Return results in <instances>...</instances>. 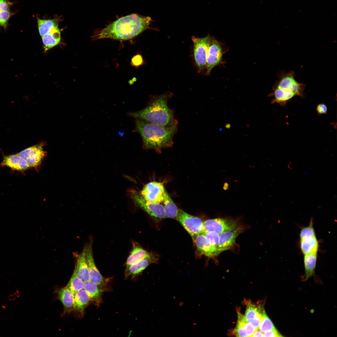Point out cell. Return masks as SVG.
<instances>
[{
  "label": "cell",
  "mask_w": 337,
  "mask_h": 337,
  "mask_svg": "<svg viewBox=\"0 0 337 337\" xmlns=\"http://www.w3.org/2000/svg\"><path fill=\"white\" fill-rule=\"evenodd\" d=\"M151 18L133 13L122 17L107 25L96 30L93 40L109 38L120 40L132 39L149 28Z\"/></svg>",
  "instance_id": "obj_1"
},
{
  "label": "cell",
  "mask_w": 337,
  "mask_h": 337,
  "mask_svg": "<svg viewBox=\"0 0 337 337\" xmlns=\"http://www.w3.org/2000/svg\"><path fill=\"white\" fill-rule=\"evenodd\" d=\"M173 96L170 92L152 96L147 106L142 110L128 114L137 120L169 127L178 125L173 110L168 106V100Z\"/></svg>",
  "instance_id": "obj_2"
},
{
  "label": "cell",
  "mask_w": 337,
  "mask_h": 337,
  "mask_svg": "<svg viewBox=\"0 0 337 337\" xmlns=\"http://www.w3.org/2000/svg\"><path fill=\"white\" fill-rule=\"evenodd\" d=\"M135 130L141 135L144 147L160 151L172 147L173 139L178 131V125L166 127L136 120Z\"/></svg>",
  "instance_id": "obj_3"
},
{
  "label": "cell",
  "mask_w": 337,
  "mask_h": 337,
  "mask_svg": "<svg viewBox=\"0 0 337 337\" xmlns=\"http://www.w3.org/2000/svg\"><path fill=\"white\" fill-rule=\"evenodd\" d=\"M295 76V73L292 71L288 72L281 71L279 73V80L273 87V91L269 95V96L274 97L271 102V104L277 103L284 106L295 96L304 97L306 85L297 81Z\"/></svg>",
  "instance_id": "obj_4"
},
{
  "label": "cell",
  "mask_w": 337,
  "mask_h": 337,
  "mask_svg": "<svg viewBox=\"0 0 337 337\" xmlns=\"http://www.w3.org/2000/svg\"><path fill=\"white\" fill-rule=\"evenodd\" d=\"M212 38L209 35L202 38L192 37L194 60L200 71L206 68L208 50Z\"/></svg>",
  "instance_id": "obj_5"
},
{
  "label": "cell",
  "mask_w": 337,
  "mask_h": 337,
  "mask_svg": "<svg viewBox=\"0 0 337 337\" xmlns=\"http://www.w3.org/2000/svg\"><path fill=\"white\" fill-rule=\"evenodd\" d=\"M176 218L193 239L197 235L202 233L204 231L203 222L198 217L178 209Z\"/></svg>",
  "instance_id": "obj_6"
},
{
  "label": "cell",
  "mask_w": 337,
  "mask_h": 337,
  "mask_svg": "<svg viewBox=\"0 0 337 337\" xmlns=\"http://www.w3.org/2000/svg\"><path fill=\"white\" fill-rule=\"evenodd\" d=\"M86 246V258L90 281L103 289L105 291H108L110 290L109 286L108 280L101 275L95 265L93 255L92 242H90Z\"/></svg>",
  "instance_id": "obj_7"
},
{
  "label": "cell",
  "mask_w": 337,
  "mask_h": 337,
  "mask_svg": "<svg viewBox=\"0 0 337 337\" xmlns=\"http://www.w3.org/2000/svg\"><path fill=\"white\" fill-rule=\"evenodd\" d=\"M204 231H213L219 234L233 229L240 224L237 220L223 218L208 219L203 222Z\"/></svg>",
  "instance_id": "obj_8"
},
{
  "label": "cell",
  "mask_w": 337,
  "mask_h": 337,
  "mask_svg": "<svg viewBox=\"0 0 337 337\" xmlns=\"http://www.w3.org/2000/svg\"><path fill=\"white\" fill-rule=\"evenodd\" d=\"M165 192L163 183L153 181L144 186L141 195L148 202L160 203L164 201Z\"/></svg>",
  "instance_id": "obj_9"
},
{
  "label": "cell",
  "mask_w": 337,
  "mask_h": 337,
  "mask_svg": "<svg viewBox=\"0 0 337 337\" xmlns=\"http://www.w3.org/2000/svg\"><path fill=\"white\" fill-rule=\"evenodd\" d=\"M245 228L244 226L239 225L233 229L220 234L217 249V255L224 251L231 249L235 244L237 236L245 231Z\"/></svg>",
  "instance_id": "obj_10"
},
{
  "label": "cell",
  "mask_w": 337,
  "mask_h": 337,
  "mask_svg": "<svg viewBox=\"0 0 337 337\" xmlns=\"http://www.w3.org/2000/svg\"><path fill=\"white\" fill-rule=\"evenodd\" d=\"M132 198L138 205L151 216L161 218L166 217L163 206L160 203L148 202L141 195L136 193L132 194Z\"/></svg>",
  "instance_id": "obj_11"
},
{
  "label": "cell",
  "mask_w": 337,
  "mask_h": 337,
  "mask_svg": "<svg viewBox=\"0 0 337 337\" xmlns=\"http://www.w3.org/2000/svg\"><path fill=\"white\" fill-rule=\"evenodd\" d=\"M222 56V50L219 42L212 38L208 50L206 75H208L213 68L220 63Z\"/></svg>",
  "instance_id": "obj_12"
},
{
  "label": "cell",
  "mask_w": 337,
  "mask_h": 337,
  "mask_svg": "<svg viewBox=\"0 0 337 337\" xmlns=\"http://www.w3.org/2000/svg\"><path fill=\"white\" fill-rule=\"evenodd\" d=\"M27 162L30 167H35L41 163L46 155L42 145L28 148L18 154Z\"/></svg>",
  "instance_id": "obj_13"
},
{
  "label": "cell",
  "mask_w": 337,
  "mask_h": 337,
  "mask_svg": "<svg viewBox=\"0 0 337 337\" xmlns=\"http://www.w3.org/2000/svg\"><path fill=\"white\" fill-rule=\"evenodd\" d=\"M86 249L87 246H85L81 252L76 256V262L75 268L78 277L85 283L90 281Z\"/></svg>",
  "instance_id": "obj_14"
},
{
  "label": "cell",
  "mask_w": 337,
  "mask_h": 337,
  "mask_svg": "<svg viewBox=\"0 0 337 337\" xmlns=\"http://www.w3.org/2000/svg\"><path fill=\"white\" fill-rule=\"evenodd\" d=\"M261 307L248 301L244 316L245 320L254 327L258 329L261 320Z\"/></svg>",
  "instance_id": "obj_15"
},
{
  "label": "cell",
  "mask_w": 337,
  "mask_h": 337,
  "mask_svg": "<svg viewBox=\"0 0 337 337\" xmlns=\"http://www.w3.org/2000/svg\"><path fill=\"white\" fill-rule=\"evenodd\" d=\"M257 330L246 321L244 316L238 312L237 324L233 332L236 336L252 337Z\"/></svg>",
  "instance_id": "obj_16"
},
{
  "label": "cell",
  "mask_w": 337,
  "mask_h": 337,
  "mask_svg": "<svg viewBox=\"0 0 337 337\" xmlns=\"http://www.w3.org/2000/svg\"><path fill=\"white\" fill-rule=\"evenodd\" d=\"M1 165L17 171H23L30 167L27 161L18 154L5 156Z\"/></svg>",
  "instance_id": "obj_17"
},
{
  "label": "cell",
  "mask_w": 337,
  "mask_h": 337,
  "mask_svg": "<svg viewBox=\"0 0 337 337\" xmlns=\"http://www.w3.org/2000/svg\"><path fill=\"white\" fill-rule=\"evenodd\" d=\"M83 289L88 295L90 301L98 307L102 303V294L105 291L90 281L85 283Z\"/></svg>",
  "instance_id": "obj_18"
},
{
  "label": "cell",
  "mask_w": 337,
  "mask_h": 337,
  "mask_svg": "<svg viewBox=\"0 0 337 337\" xmlns=\"http://www.w3.org/2000/svg\"><path fill=\"white\" fill-rule=\"evenodd\" d=\"M58 299L64 308V313H68L74 310V294L66 286L58 290Z\"/></svg>",
  "instance_id": "obj_19"
},
{
  "label": "cell",
  "mask_w": 337,
  "mask_h": 337,
  "mask_svg": "<svg viewBox=\"0 0 337 337\" xmlns=\"http://www.w3.org/2000/svg\"><path fill=\"white\" fill-rule=\"evenodd\" d=\"M152 259V255L136 242H133V248L126 262V268L142 259Z\"/></svg>",
  "instance_id": "obj_20"
},
{
  "label": "cell",
  "mask_w": 337,
  "mask_h": 337,
  "mask_svg": "<svg viewBox=\"0 0 337 337\" xmlns=\"http://www.w3.org/2000/svg\"><path fill=\"white\" fill-rule=\"evenodd\" d=\"M193 240L200 253L209 258L217 256L215 252L203 233L197 235Z\"/></svg>",
  "instance_id": "obj_21"
},
{
  "label": "cell",
  "mask_w": 337,
  "mask_h": 337,
  "mask_svg": "<svg viewBox=\"0 0 337 337\" xmlns=\"http://www.w3.org/2000/svg\"><path fill=\"white\" fill-rule=\"evenodd\" d=\"M300 250L304 255L317 253L319 245L316 236L300 239Z\"/></svg>",
  "instance_id": "obj_22"
},
{
  "label": "cell",
  "mask_w": 337,
  "mask_h": 337,
  "mask_svg": "<svg viewBox=\"0 0 337 337\" xmlns=\"http://www.w3.org/2000/svg\"><path fill=\"white\" fill-rule=\"evenodd\" d=\"M90 301L88 295L83 289L79 291L74 295V310L83 315Z\"/></svg>",
  "instance_id": "obj_23"
},
{
  "label": "cell",
  "mask_w": 337,
  "mask_h": 337,
  "mask_svg": "<svg viewBox=\"0 0 337 337\" xmlns=\"http://www.w3.org/2000/svg\"><path fill=\"white\" fill-rule=\"evenodd\" d=\"M153 262L152 259H144L126 268L125 274V278H127L129 276L134 277L139 274Z\"/></svg>",
  "instance_id": "obj_24"
},
{
  "label": "cell",
  "mask_w": 337,
  "mask_h": 337,
  "mask_svg": "<svg viewBox=\"0 0 337 337\" xmlns=\"http://www.w3.org/2000/svg\"><path fill=\"white\" fill-rule=\"evenodd\" d=\"M43 48L45 51L58 45L61 41V32L58 28L51 31L42 37Z\"/></svg>",
  "instance_id": "obj_25"
},
{
  "label": "cell",
  "mask_w": 337,
  "mask_h": 337,
  "mask_svg": "<svg viewBox=\"0 0 337 337\" xmlns=\"http://www.w3.org/2000/svg\"><path fill=\"white\" fill-rule=\"evenodd\" d=\"M317 258V253L304 255L303 260L305 280H307L314 275Z\"/></svg>",
  "instance_id": "obj_26"
},
{
  "label": "cell",
  "mask_w": 337,
  "mask_h": 337,
  "mask_svg": "<svg viewBox=\"0 0 337 337\" xmlns=\"http://www.w3.org/2000/svg\"><path fill=\"white\" fill-rule=\"evenodd\" d=\"M37 25L40 35L42 37L51 31L58 28V20L56 19H42L38 18Z\"/></svg>",
  "instance_id": "obj_27"
},
{
  "label": "cell",
  "mask_w": 337,
  "mask_h": 337,
  "mask_svg": "<svg viewBox=\"0 0 337 337\" xmlns=\"http://www.w3.org/2000/svg\"><path fill=\"white\" fill-rule=\"evenodd\" d=\"M163 202V207L166 217H176L178 209L166 191L165 192Z\"/></svg>",
  "instance_id": "obj_28"
},
{
  "label": "cell",
  "mask_w": 337,
  "mask_h": 337,
  "mask_svg": "<svg viewBox=\"0 0 337 337\" xmlns=\"http://www.w3.org/2000/svg\"><path fill=\"white\" fill-rule=\"evenodd\" d=\"M85 282L77 276L75 269L66 286L75 295L79 291L83 289Z\"/></svg>",
  "instance_id": "obj_29"
},
{
  "label": "cell",
  "mask_w": 337,
  "mask_h": 337,
  "mask_svg": "<svg viewBox=\"0 0 337 337\" xmlns=\"http://www.w3.org/2000/svg\"><path fill=\"white\" fill-rule=\"evenodd\" d=\"M261 320L259 326V330L264 333L276 329L273 323L266 315L263 307L261 306Z\"/></svg>",
  "instance_id": "obj_30"
},
{
  "label": "cell",
  "mask_w": 337,
  "mask_h": 337,
  "mask_svg": "<svg viewBox=\"0 0 337 337\" xmlns=\"http://www.w3.org/2000/svg\"><path fill=\"white\" fill-rule=\"evenodd\" d=\"M202 233L205 236L217 256V249L220 235L213 231H204Z\"/></svg>",
  "instance_id": "obj_31"
},
{
  "label": "cell",
  "mask_w": 337,
  "mask_h": 337,
  "mask_svg": "<svg viewBox=\"0 0 337 337\" xmlns=\"http://www.w3.org/2000/svg\"><path fill=\"white\" fill-rule=\"evenodd\" d=\"M15 14L14 12L10 9L0 12V27H2L6 30L8 26L10 18Z\"/></svg>",
  "instance_id": "obj_32"
},
{
  "label": "cell",
  "mask_w": 337,
  "mask_h": 337,
  "mask_svg": "<svg viewBox=\"0 0 337 337\" xmlns=\"http://www.w3.org/2000/svg\"><path fill=\"white\" fill-rule=\"evenodd\" d=\"M316 236L315 229L313 227V222L312 219L310 220L309 225L303 227L300 231L299 236L300 239L310 236Z\"/></svg>",
  "instance_id": "obj_33"
},
{
  "label": "cell",
  "mask_w": 337,
  "mask_h": 337,
  "mask_svg": "<svg viewBox=\"0 0 337 337\" xmlns=\"http://www.w3.org/2000/svg\"><path fill=\"white\" fill-rule=\"evenodd\" d=\"M13 4L9 0H0V12L9 10Z\"/></svg>",
  "instance_id": "obj_34"
},
{
  "label": "cell",
  "mask_w": 337,
  "mask_h": 337,
  "mask_svg": "<svg viewBox=\"0 0 337 337\" xmlns=\"http://www.w3.org/2000/svg\"><path fill=\"white\" fill-rule=\"evenodd\" d=\"M282 334L277 330L266 332L263 333V337H283Z\"/></svg>",
  "instance_id": "obj_35"
},
{
  "label": "cell",
  "mask_w": 337,
  "mask_h": 337,
  "mask_svg": "<svg viewBox=\"0 0 337 337\" xmlns=\"http://www.w3.org/2000/svg\"><path fill=\"white\" fill-rule=\"evenodd\" d=\"M316 110L318 114L319 115L326 114L327 112V107L325 104L321 103L317 105Z\"/></svg>",
  "instance_id": "obj_36"
},
{
  "label": "cell",
  "mask_w": 337,
  "mask_h": 337,
  "mask_svg": "<svg viewBox=\"0 0 337 337\" xmlns=\"http://www.w3.org/2000/svg\"><path fill=\"white\" fill-rule=\"evenodd\" d=\"M143 62L142 57L139 55H137L134 57L132 59V62L135 66L141 64Z\"/></svg>",
  "instance_id": "obj_37"
},
{
  "label": "cell",
  "mask_w": 337,
  "mask_h": 337,
  "mask_svg": "<svg viewBox=\"0 0 337 337\" xmlns=\"http://www.w3.org/2000/svg\"><path fill=\"white\" fill-rule=\"evenodd\" d=\"M263 333L258 329L253 334L252 337H263Z\"/></svg>",
  "instance_id": "obj_38"
},
{
  "label": "cell",
  "mask_w": 337,
  "mask_h": 337,
  "mask_svg": "<svg viewBox=\"0 0 337 337\" xmlns=\"http://www.w3.org/2000/svg\"><path fill=\"white\" fill-rule=\"evenodd\" d=\"M225 127H226V128H227V129H230V128H231V125H230V124H226V125H225Z\"/></svg>",
  "instance_id": "obj_39"
}]
</instances>
